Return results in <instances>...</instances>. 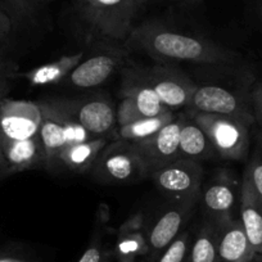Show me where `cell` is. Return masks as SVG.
Listing matches in <instances>:
<instances>
[{"mask_svg":"<svg viewBox=\"0 0 262 262\" xmlns=\"http://www.w3.org/2000/svg\"><path fill=\"white\" fill-rule=\"evenodd\" d=\"M4 161L6 178L22 171L45 167L39 134L25 140H4Z\"/></svg>","mask_w":262,"mask_h":262,"instance_id":"cell-17","label":"cell"},{"mask_svg":"<svg viewBox=\"0 0 262 262\" xmlns=\"http://www.w3.org/2000/svg\"><path fill=\"white\" fill-rule=\"evenodd\" d=\"M162 2V0H161ZM170 2H183V3H193V2H198V0H170Z\"/></svg>","mask_w":262,"mask_h":262,"instance_id":"cell-35","label":"cell"},{"mask_svg":"<svg viewBox=\"0 0 262 262\" xmlns=\"http://www.w3.org/2000/svg\"><path fill=\"white\" fill-rule=\"evenodd\" d=\"M175 117L176 113L173 111H168L163 115L155 116V117L139 118L134 122L116 127L112 137L115 140H123V142L133 143V144H139V143L150 139L161 128L175 120Z\"/></svg>","mask_w":262,"mask_h":262,"instance_id":"cell-23","label":"cell"},{"mask_svg":"<svg viewBox=\"0 0 262 262\" xmlns=\"http://www.w3.org/2000/svg\"><path fill=\"white\" fill-rule=\"evenodd\" d=\"M184 115H176L175 120L161 128L150 139L135 144L143 156L150 173L167 163L179 160V143H180V128Z\"/></svg>","mask_w":262,"mask_h":262,"instance_id":"cell-14","label":"cell"},{"mask_svg":"<svg viewBox=\"0 0 262 262\" xmlns=\"http://www.w3.org/2000/svg\"><path fill=\"white\" fill-rule=\"evenodd\" d=\"M41 110L39 103L3 98L0 100V131L4 140H25L39 134Z\"/></svg>","mask_w":262,"mask_h":262,"instance_id":"cell-9","label":"cell"},{"mask_svg":"<svg viewBox=\"0 0 262 262\" xmlns=\"http://www.w3.org/2000/svg\"><path fill=\"white\" fill-rule=\"evenodd\" d=\"M147 234L143 230V216L135 215L121 225L115 254L118 262H130L148 256Z\"/></svg>","mask_w":262,"mask_h":262,"instance_id":"cell-18","label":"cell"},{"mask_svg":"<svg viewBox=\"0 0 262 262\" xmlns=\"http://www.w3.org/2000/svg\"><path fill=\"white\" fill-rule=\"evenodd\" d=\"M49 4L47 0H0V12L18 30L36 25Z\"/></svg>","mask_w":262,"mask_h":262,"instance_id":"cell-24","label":"cell"},{"mask_svg":"<svg viewBox=\"0 0 262 262\" xmlns=\"http://www.w3.org/2000/svg\"><path fill=\"white\" fill-rule=\"evenodd\" d=\"M261 16H262V9H261Z\"/></svg>","mask_w":262,"mask_h":262,"instance_id":"cell-40","label":"cell"},{"mask_svg":"<svg viewBox=\"0 0 262 262\" xmlns=\"http://www.w3.org/2000/svg\"><path fill=\"white\" fill-rule=\"evenodd\" d=\"M210 139L216 156L223 160H246L249 152V127L252 123L241 118L211 113H191Z\"/></svg>","mask_w":262,"mask_h":262,"instance_id":"cell-4","label":"cell"},{"mask_svg":"<svg viewBox=\"0 0 262 262\" xmlns=\"http://www.w3.org/2000/svg\"><path fill=\"white\" fill-rule=\"evenodd\" d=\"M179 155L180 158L196 162L216 157L215 149L205 131L193 118L186 116H184L180 128Z\"/></svg>","mask_w":262,"mask_h":262,"instance_id":"cell-21","label":"cell"},{"mask_svg":"<svg viewBox=\"0 0 262 262\" xmlns=\"http://www.w3.org/2000/svg\"><path fill=\"white\" fill-rule=\"evenodd\" d=\"M77 262H105V253L103 251L102 243L93 241Z\"/></svg>","mask_w":262,"mask_h":262,"instance_id":"cell-29","label":"cell"},{"mask_svg":"<svg viewBox=\"0 0 262 262\" xmlns=\"http://www.w3.org/2000/svg\"><path fill=\"white\" fill-rule=\"evenodd\" d=\"M252 102H253L254 108V120H257L262 125V85H259L258 88L253 90V93H252Z\"/></svg>","mask_w":262,"mask_h":262,"instance_id":"cell-31","label":"cell"},{"mask_svg":"<svg viewBox=\"0 0 262 262\" xmlns=\"http://www.w3.org/2000/svg\"><path fill=\"white\" fill-rule=\"evenodd\" d=\"M90 172L98 183L108 185L137 184L149 178V171L137 145L123 140L108 143L98 155Z\"/></svg>","mask_w":262,"mask_h":262,"instance_id":"cell-3","label":"cell"},{"mask_svg":"<svg viewBox=\"0 0 262 262\" xmlns=\"http://www.w3.org/2000/svg\"><path fill=\"white\" fill-rule=\"evenodd\" d=\"M47 2H48V3H50V2H49V0H47Z\"/></svg>","mask_w":262,"mask_h":262,"instance_id":"cell-39","label":"cell"},{"mask_svg":"<svg viewBox=\"0 0 262 262\" xmlns=\"http://www.w3.org/2000/svg\"><path fill=\"white\" fill-rule=\"evenodd\" d=\"M140 79L149 85L161 102L171 111L188 107L196 85L175 67L157 64L134 67Z\"/></svg>","mask_w":262,"mask_h":262,"instance_id":"cell-6","label":"cell"},{"mask_svg":"<svg viewBox=\"0 0 262 262\" xmlns=\"http://www.w3.org/2000/svg\"><path fill=\"white\" fill-rule=\"evenodd\" d=\"M158 190L176 202L195 201L203 184V167L201 162L179 160L162 166L150 173Z\"/></svg>","mask_w":262,"mask_h":262,"instance_id":"cell-5","label":"cell"},{"mask_svg":"<svg viewBox=\"0 0 262 262\" xmlns=\"http://www.w3.org/2000/svg\"><path fill=\"white\" fill-rule=\"evenodd\" d=\"M190 243L189 231H183L167 248L158 254L153 262H186Z\"/></svg>","mask_w":262,"mask_h":262,"instance_id":"cell-27","label":"cell"},{"mask_svg":"<svg viewBox=\"0 0 262 262\" xmlns=\"http://www.w3.org/2000/svg\"><path fill=\"white\" fill-rule=\"evenodd\" d=\"M110 137L95 138L89 142L70 145L60 153L58 165L77 173L88 172L94 165L98 155L110 143Z\"/></svg>","mask_w":262,"mask_h":262,"instance_id":"cell-22","label":"cell"},{"mask_svg":"<svg viewBox=\"0 0 262 262\" xmlns=\"http://www.w3.org/2000/svg\"><path fill=\"white\" fill-rule=\"evenodd\" d=\"M49 2H50V3H53V2H54V0H49Z\"/></svg>","mask_w":262,"mask_h":262,"instance_id":"cell-38","label":"cell"},{"mask_svg":"<svg viewBox=\"0 0 262 262\" xmlns=\"http://www.w3.org/2000/svg\"><path fill=\"white\" fill-rule=\"evenodd\" d=\"M0 262H31V261H27V259H21V258H13V257H3V258H0Z\"/></svg>","mask_w":262,"mask_h":262,"instance_id":"cell-33","label":"cell"},{"mask_svg":"<svg viewBox=\"0 0 262 262\" xmlns=\"http://www.w3.org/2000/svg\"><path fill=\"white\" fill-rule=\"evenodd\" d=\"M243 178L248 180L257 198L262 203V134L257 138L256 148H254V152L252 153V157L244 171Z\"/></svg>","mask_w":262,"mask_h":262,"instance_id":"cell-26","label":"cell"},{"mask_svg":"<svg viewBox=\"0 0 262 262\" xmlns=\"http://www.w3.org/2000/svg\"><path fill=\"white\" fill-rule=\"evenodd\" d=\"M194 201L178 202L168 210L163 211L160 217L153 223L152 228L147 233L148 256L147 262H153L158 254L167 248L181 233L189 220L193 210Z\"/></svg>","mask_w":262,"mask_h":262,"instance_id":"cell-12","label":"cell"},{"mask_svg":"<svg viewBox=\"0 0 262 262\" xmlns=\"http://www.w3.org/2000/svg\"><path fill=\"white\" fill-rule=\"evenodd\" d=\"M241 219L251 246L256 254H262V203L257 198L251 184L243 178L241 186Z\"/></svg>","mask_w":262,"mask_h":262,"instance_id":"cell-19","label":"cell"},{"mask_svg":"<svg viewBox=\"0 0 262 262\" xmlns=\"http://www.w3.org/2000/svg\"><path fill=\"white\" fill-rule=\"evenodd\" d=\"M126 47H111L100 49L95 54L82 59L66 77L64 82L76 89H94L107 82L127 58Z\"/></svg>","mask_w":262,"mask_h":262,"instance_id":"cell-7","label":"cell"},{"mask_svg":"<svg viewBox=\"0 0 262 262\" xmlns=\"http://www.w3.org/2000/svg\"><path fill=\"white\" fill-rule=\"evenodd\" d=\"M125 45L128 49L140 50L160 62L181 60L220 64L234 62L236 58L235 53L210 40L184 34L156 21L135 26Z\"/></svg>","mask_w":262,"mask_h":262,"instance_id":"cell-1","label":"cell"},{"mask_svg":"<svg viewBox=\"0 0 262 262\" xmlns=\"http://www.w3.org/2000/svg\"><path fill=\"white\" fill-rule=\"evenodd\" d=\"M84 59V52H77L74 54L62 55L57 60L35 67L26 72L17 74V79H24L31 86H47V85L59 84L64 81L66 77L72 72V70Z\"/></svg>","mask_w":262,"mask_h":262,"instance_id":"cell-20","label":"cell"},{"mask_svg":"<svg viewBox=\"0 0 262 262\" xmlns=\"http://www.w3.org/2000/svg\"><path fill=\"white\" fill-rule=\"evenodd\" d=\"M41 110V125L39 138L44 150L45 168H52L58 165L59 156L69 147L67 133L64 126V113L57 100L39 102Z\"/></svg>","mask_w":262,"mask_h":262,"instance_id":"cell-13","label":"cell"},{"mask_svg":"<svg viewBox=\"0 0 262 262\" xmlns=\"http://www.w3.org/2000/svg\"><path fill=\"white\" fill-rule=\"evenodd\" d=\"M200 194L208 220L220 224L233 219L234 207L241 198V189L238 181L228 171L216 173L203 189H201Z\"/></svg>","mask_w":262,"mask_h":262,"instance_id":"cell-10","label":"cell"},{"mask_svg":"<svg viewBox=\"0 0 262 262\" xmlns=\"http://www.w3.org/2000/svg\"><path fill=\"white\" fill-rule=\"evenodd\" d=\"M193 113H211L241 118L253 123L254 116L249 112L242 99L225 88L216 85L196 86L188 105Z\"/></svg>","mask_w":262,"mask_h":262,"instance_id":"cell-11","label":"cell"},{"mask_svg":"<svg viewBox=\"0 0 262 262\" xmlns=\"http://www.w3.org/2000/svg\"><path fill=\"white\" fill-rule=\"evenodd\" d=\"M130 262H147V259L139 258V259H134V261H130Z\"/></svg>","mask_w":262,"mask_h":262,"instance_id":"cell-37","label":"cell"},{"mask_svg":"<svg viewBox=\"0 0 262 262\" xmlns=\"http://www.w3.org/2000/svg\"><path fill=\"white\" fill-rule=\"evenodd\" d=\"M145 6V0H72L88 42L108 40L125 44Z\"/></svg>","mask_w":262,"mask_h":262,"instance_id":"cell-2","label":"cell"},{"mask_svg":"<svg viewBox=\"0 0 262 262\" xmlns=\"http://www.w3.org/2000/svg\"><path fill=\"white\" fill-rule=\"evenodd\" d=\"M157 2H161V0H145L147 6H148V4H150V3H157Z\"/></svg>","mask_w":262,"mask_h":262,"instance_id":"cell-36","label":"cell"},{"mask_svg":"<svg viewBox=\"0 0 262 262\" xmlns=\"http://www.w3.org/2000/svg\"><path fill=\"white\" fill-rule=\"evenodd\" d=\"M17 74L18 64L14 60L7 58L4 53H0V100L8 92L11 82L17 79Z\"/></svg>","mask_w":262,"mask_h":262,"instance_id":"cell-28","label":"cell"},{"mask_svg":"<svg viewBox=\"0 0 262 262\" xmlns=\"http://www.w3.org/2000/svg\"><path fill=\"white\" fill-rule=\"evenodd\" d=\"M120 95L121 99L128 100L134 105L142 117H155L171 111L161 102L155 90L140 79L134 67L123 71Z\"/></svg>","mask_w":262,"mask_h":262,"instance_id":"cell-16","label":"cell"},{"mask_svg":"<svg viewBox=\"0 0 262 262\" xmlns=\"http://www.w3.org/2000/svg\"><path fill=\"white\" fill-rule=\"evenodd\" d=\"M13 31L14 29L11 19L3 12H0V53H4V49H6Z\"/></svg>","mask_w":262,"mask_h":262,"instance_id":"cell-30","label":"cell"},{"mask_svg":"<svg viewBox=\"0 0 262 262\" xmlns=\"http://www.w3.org/2000/svg\"><path fill=\"white\" fill-rule=\"evenodd\" d=\"M217 225V251L220 262H251L256 256L239 219H229Z\"/></svg>","mask_w":262,"mask_h":262,"instance_id":"cell-15","label":"cell"},{"mask_svg":"<svg viewBox=\"0 0 262 262\" xmlns=\"http://www.w3.org/2000/svg\"><path fill=\"white\" fill-rule=\"evenodd\" d=\"M251 262H262V254H256Z\"/></svg>","mask_w":262,"mask_h":262,"instance_id":"cell-34","label":"cell"},{"mask_svg":"<svg viewBox=\"0 0 262 262\" xmlns=\"http://www.w3.org/2000/svg\"><path fill=\"white\" fill-rule=\"evenodd\" d=\"M6 178V161H4V138L0 131V180Z\"/></svg>","mask_w":262,"mask_h":262,"instance_id":"cell-32","label":"cell"},{"mask_svg":"<svg viewBox=\"0 0 262 262\" xmlns=\"http://www.w3.org/2000/svg\"><path fill=\"white\" fill-rule=\"evenodd\" d=\"M186 262H220L217 251V225L207 220L191 239Z\"/></svg>","mask_w":262,"mask_h":262,"instance_id":"cell-25","label":"cell"},{"mask_svg":"<svg viewBox=\"0 0 262 262\" xmlns=\"http://www.w3.org/2000/svg\"><path fill=\"white\" fill-rule=\"evenodd\" d=\"M58 102L94 138H112L117 127V116L111 98L94 95L79 99H58Z\"/></svg>","mask_w":262,"mask_h":262,"instance_id":"cell-8","label":"cell"}]
</instances>
